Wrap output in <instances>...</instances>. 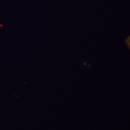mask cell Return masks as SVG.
<instances>
[{
	"instance_id": "cell-1",
	"label": "cell",
	"mask_w": 130,
	"mask_h": 130,
	"mask_svg": "<svg viewBox=\"0 0 130 130\" xmlns=\"http://www.w3.org/2000/svg\"><path fill=\"white\" fill-rule=\"evenodd\" d=\"M126 43L127 45V46L128 47V48H129L130 50V35L126 39Z\"/></svg>"
}]
</instances>
